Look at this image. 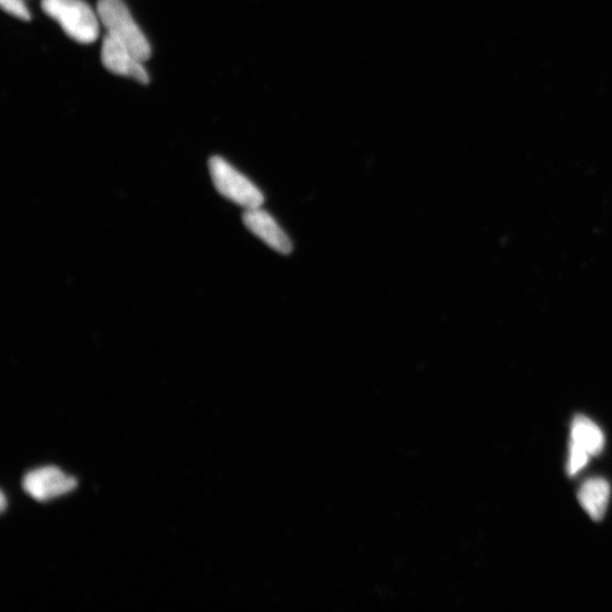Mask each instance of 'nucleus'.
Here are the masks:
<instances>
[{"label": "nucleus", "instance_id": "nucleus-1", "mask_svg": "<svg viewBox=\"0 0 612 612\" xmlns=\"http://www.w3.org/2000/svg\"><path fill=\"white\" fill-rule=\"evenodd\" d=\"M41 8L68 37L83 45L99 37V16L84 0H41Z\"/></svg>", "mask_w": 612, "mask_h": 612}, {"label": "nucleus", "instance_id": "nucleus-2", "mask_svg": "<svg viewBox=\"0 0 612 612\" xmlns=\"http://www.w3.org/2000/svg\"><path fill=\"white\" fill-rule=\"evenodd\" d=\"M97 13L100 23L104 25L107 36L131 49L147 62L151 57V46L139 25L133 19L124 0H99Z\"/></svg>", "mask_w": 612, "mask_h": 612}, {"label": "nucleus", "instance_id": "nucleus-3", "mask_svg": "<svg viewBox=\"0 0 612 612\" xmlns=\"http://www.w3.org/2000/svg\"><path fill=\"white\" fill-rule=\"evenodd\" d=\"M209 172L216 190L237 206L246 210L262 207L265 203V195L259 187L223 157L210 158Z\"/></svg>", "mask_w": 612, "mask_h": 612}, {"label": "nucleus", "instance_id": "nucleus-4", "mask_svg": "<svg viewBox=\"0 0 612 612\" xmlns=\"http://www.w3.org/2000/svg\"><path fill=\"white\" fill-rule=\"evenodd\" d=\"M76 487L78 482L55 466L41 467L29 472L23 480L25 492L40 503L64 496Z\"/></svg>", "mask_w": 612, "mask_h": 612}, {"label": "nucleus", "instance_id": "nucleus-5", "mask_svg": "<svg viewBox=\"0 0 612 612\" xmlns=\"http://www.w3.org/2000/svg\"><path fill=\"white\" fill-rule=\"evenodd\" d=\"M101 61L109 72L126 76L141 84H148L150 81L142 59L112 37L106 36L102 42Z\"/></svg>", "mask_w": 612, "mask_h": 612}, {"label": "nucleus", "instance_id": "nucleus-6", "mask_svg": "<svg viewBox=\"0 0 612 612\" xmlns=\"http://www.w3.org/2000/svg\"><path fill=\"white\" fill-rule=\"evenodd\" d=\"M243 223L254 236L265 242L270 249L284 255L293 252L291 238L279 226L277 220L262 207L246 209L243 214Z\"/></svg>", "mask_w": 612, "mask_h": 612}, {"label": "nucleus", "instance_id": "nucleus-7", "mask_svg": "<svg viewBox=\"0 0 612 612\" xmlns=\"http://www.w3.org/2000/svg\"><path fill=\"white\" fill-rule=\"evenodd\" d=\"M609 498L610 484L601 478L586 481L578 491L581 506L595 522H600L606 515Z\"/></svg>", "mask_w": 612, "mask_h": 612}, {"label": "nucleus", "instance_id": "nucleus-8", "mask_svg": "<svg viewBox=\"0 0 612 612\" xmlns=\"http://www.w3.org/2000/svg\"><path fill=\"white\" fill-rule=\"evenodd\" d=\"M571 442L595 456L605 448V435L593 421L578 415L572 423Z\"/></svg>", "mask_w": 612, "mask_h": 612}, {"label": "nucleus", "instance_id": "nucleus-9", "mask_svg": "<svg viewBox=\"0 0 612 612\" xmlns=\"http://www.w3.org/2000/svg\"><path fill=\"white\" fill-rule=\"evenodd\" d=\"M591 455L585 452L580 446H577L571 442L569 446V456L567 462V472L569 475L574 476L578 472H581L586 465L589 463Z\"/></svg>", "mask_w": 612, "mask_h": 612}, {"label": "nucleus", "instance_id": "nucleus-10", "mask_svg": "<svg viewBox=\"0 0 612 612\" xmlns=\"http://www.w3.org/2000/svg\"><path fill=\"white\" fill-rule=\"evenodd\" d=\"M3 10L22 21H30L31 13L24 0H0Z\"/></svg>", "mask_w": 612, "mask_h": 612}, {"label": "nucleus", "instance_id": "nucleus-11", "mask_svg": "<svg viewBox=\"0 0 612 612\" xmlns=\"http://www.w3.org/2000/svg\"><path fill=\"white\" fill-rule=\"evenodd\" d=\"M5 508H6V499H5L4 493H2V510H3V512H4Z\"/></svg>", "mask_w": 612, "mask_h": 612}]
</instances>
